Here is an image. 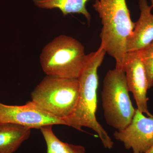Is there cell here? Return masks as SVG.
<instances>
[{"instance_id":"obj_12","label":"cell","mask_w":153,"mask_h":153,"mask_svg":"<svg viewBox=\"0 0 153 153\" xmlns=\"http://www.w3.org/2000/svg\"><path fill=\"white\" fill-rule=\"evenodd\" d=\"M40 130L47 145V153H86L82 146L63 142L59 139L52 130V125L45 126Z\"/></svg>"},{"instance_id":"obj_13","label":"cell","mask_w":153,"mask_h":153,"mask_svg":"<svg viewBox=\"0 0 153 153\" xmlns=\"http://www.w3.org/2000/svg\"><path fill=\"white\" fill-rule=\"evenodd\" d=\"M138 52L144 66L150 89L153 86V41Z\"/></svg>"},{"instance_id":"obj_4","label":"cell","mask_w":153,"mask_h":153,"mask_svg":"<svg viewBox=\"0 0 153 153\" xmlns=\"http://www.w3.org/2000/svg\"><path fill=\"white\" fill-rule=\"evenodd\" d=\"M79 91L78 79L47 75L31 93V101L39 108L63 120L76 109Z\"/></svg>"},{"instance_id":"obj_8","label":"cell","mask_w":153,"mask_h":153,"mask_svg":"<svg viewBox=\"0 0 153 153\" xmlns=\"http://www.w3.org/2000/svg\"><path fill=\"white\" fill-rule=\"evenodd\" d=\"M124 71L129 91L132 93L137 109L148 117L153 116L149 111L147 96L149 84L144 66L138 51L127 53Z\"/></svg>"},{"instance_id":"obj_1","label":"cell","mask_w":153,"mask_h":153,"mask_svg":"<svg viewBox=\"0 0 153 153\" xmlns=\"http://www.w3.org/2000/svg\"><path fill=\"white\" fill-rule=\"evenodd\" d=\"M106 52L100 46L97 51L86 55L85 66L78 78L79 97L73 114L63 120L66 126L82 130V127L92 129L97 133L105 148L111 149L113 141L96 117L98 86L97 70L101 65Z\"/></svg>"},{"instance_id":"obj_7","label":"cell","mask_w":153,"mask_h":153,"mask_svg":"<svg viewBox=\"0 0 153 153\" xmlns=\"http://www.w3.org/2000/svg\"><path fill=\"white\" fill-rule=\"evenodd\" d=\"M137 108L131 123L113 133L115 139L133 153H144L153 145V116L146 117Z\"/></svg>"},{"instance_id":"obj_6","label":"cell","mask_w":153,"mask_h":153,"mask_svg":"<svg viewBox=\"0 0 153 153\" xmlns=\"http://www.w3.org/2000/svg\"><path fill=\"white\" fill-rule=\"evenodd\" d=\"M0 122L16 124L31 129H40L46 126H66L63 120L39 108L31 101L23 105H7L0 102Z\"/></svg>"},{"instance_id":"obj_9","label":"cell","mask_w":153,"mask_h":153,"mask_svg":"<svg viewBox=\"0 0 153 153\" xmlns=\"http://www.w3.org/2000/svg\"><path fill=\"white\" fill-rule=\"evenodd\" d=\"M140 13L131 36L126 43V52H137L145 49L153 41L152 8L147 0H139Z\"/></svg>"},{"instance_id":"obj_11","label":"cell","mask_w":153,"mask_h":153,"mask_svg":"<svg viewBox=\"0 0 153 153\" xmlns=\"http://www.w3.org/2000/svg\"><path fill=\"white\" fill-rule=\"evenodd\" d=\"M89 0H33L34 4L38 8L46 10L57 9L64 16L70 14H82L90 24L91 16L86 8V4Z\"/></svg>"},{"instance_id":"obj_3","label":"cell","mask_w":153,"mask_h":153,"mask_svg":"<svg viewBox=\"0 0 153 153\" xmlns=\"http://www.w3.org/2000/svg\"><path fill=\"white\" fill-rule=\"evenodd\" d=\"M86 55L80 42L70 36L60 35L43 48L40 64L48 76L78 79L85 66Z\"/></svg>"},{"instance_id":"obj_14","label":"cell","mask_w":153,"mask_h":153,"mask_svg":"<svg viewBox=\"0 0 153 153\" xmlns=\"http://www.w3.org/2000/svg\"><path fill=\"white\" fill-rule=\"evenodd\" d=\"M144 153H153V145L148 151Z\"/></svg>"},{"instance_id":"obj_10","label":"cell","mask_w":153,"mask_h":153,"mask_svg":"<svg viewBox=\"0 0 153 153\" xmlns=\"http://www.w3.org/2000/svg\"><path fill=\"white\" fill-rule=\"evenodd\" d=\"M31 128L9 123L0 122V153H14L31 134Z\"/></svg>"},{"instance_id":"obj_5","label":"cell","mask_w":153,"mask_h":153,"mask_svg":"<svg viewBox=\"0 0 153 153\" xmlns=\"http://www.w3.org/2000/svg\"><path fill=\"white\" fill-rule=\"evenodd\" d=\"M102 106L107 123L117 131L126 128L135 113L129 95L125 73L117 69L109 70L103 80Z\"/></svg>"},{"instance_id":"obj_2","label":"cell","mask_w":153,"mask_h":153,"mask_svg":"<svg viewBox=\"0 0 153 153\" xmlns=\"http://www.w3.org/2000/svg\"><path fill=\"white\" fill-rule=\"evenodd\" d=\"M93 6L101 20L100 46L124 71L127 41L135 27L126 0H95Z\"/></svg>"},{"instance_id":"obj_15","label":"cell","mask_w":153,"mask_h":153,"mask_svg":"<svg viewBox=\"0 0 153 153\" xmlns=\"http://www.w3.org/2000/svg\"><path fill=\"white\" fill-rule=\"evenodd\" d=\"M151 7H152V8H153V0H151Z\"/></svg>"}]
</instances>
